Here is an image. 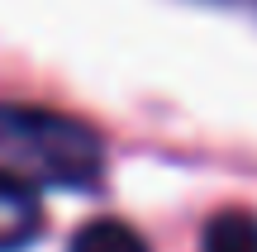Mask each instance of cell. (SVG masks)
I'll use <instances>...</instances> for the list:
<instances>
[{"label":"cell","mask_w":257,"mask_h":252,"mask_svg":"<svg viewBox=\"0 0 257 252\" xmlns=\"http://www.w3.org/2000/svg\"><path fill=\"white\" fill-rule=\"evenodd\" d=\"M110 152L95 124L67 110L0 100V176L29 190H100Z\"/></svg>","instance_id":"obj_1"},{"label":"cell","mask_w":257,"mask_h":252,"mask_svg":"<svg viewBox=\"0 0 257 252\" xmlns=\"http://www.w3.org/2000/svg\"><path fill=\"white\" fill-rule=\"evenodd\" d=\"M43 233V200L38 190L0 176V252H24Z\"/></svg>","instance_id":"obj_2"},{"label":"cell","mask_w":257,"mask_h":252,"mask_svg":"<svg viewBox=\"0 0 257 252\" xmlns=\"http://www.w3.org/2000/svg\"><path fill=\"white\" fill-rule=\"evenodd\" d=\"M200 252H257V214L252 209H219L200 228Z\"/></svg>","instance_id":"obj_3"},{"label":"cell","mask_w":257,"mask_h":252,"mask_svg":"<svg viewBox=\"0 0 257 252\" xmlns=\"http://www.w3.org/2000/svg\"><path fill=\"white\" fill-rule=\"evenodd\" d=\"M67 252H153L138 228H128L124 219H91L72 233Z\"/></svg>","instance_id":"obj_4"}]
</instances>
